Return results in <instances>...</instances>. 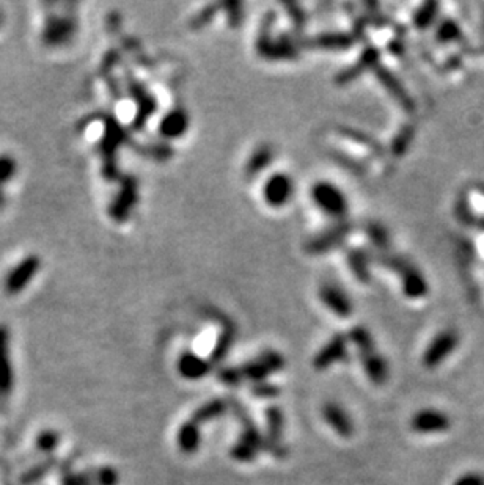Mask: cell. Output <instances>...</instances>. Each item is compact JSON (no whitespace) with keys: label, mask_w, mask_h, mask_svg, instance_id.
Here are the masks:
<instances>
[{"label":"cell","mask_w":484,"mask_h":485,"mask_svg":"<svg viewBox=\"0 0 484 485\" xmlns=\"http://www.w3.org/2000/svg\"><path fill=\"white\" fill-rule=\"evenodd\" d=\"M457 346H459V335L455 330H445V332L438 333L431 341L423 355V365L426 370H436L437 366H441L455 352Z\"/></svg>","instance_id":"cell-1"},{"label":"cell","mask_w":484,"mask_h":485,"mask_svg":"<svg viewBox=\"0 0 484 485\" xmlns=\"http://www.w3.org/2000/svg\"><path fill=\"white\" fill-rule=\"evenodd\" d=\"M283 365H285V361H283L282 355L269 351V352L261 353L256 360L249 361L247 365H244L242 367H240V370L244 380H251L260 384V381H263L268 376H270V374L280 371Z\"/></svg>","instance_id":"cell-2"},{"label":"cell","mask_w":484,"mask_h":485,"mask_svg":"<svg viewBox=\"0 0 484 485\" xmlns=\"http://www.w3.org/2000/svg\"><path fill=\"white\" fill-rule=\"evenodd\" d=\"M451 428V418L448 413L437 409H423L417 412L410 419V429L423 435L429 433H443Z\"/></svg>","instance_id":"cell-3"},{"label":"cell","mask_w":484,"mask_h":485,"mask_svg":"<svg viewBox=\"0 0 484 485\" xmlns=\"http://www.w3.org/2000/svg\"><path fill=\"white\" fill-rule=\"evenodd\" d=\"M40 266H41V261L36 255H30L27 258H24L18 266H15L10 270L8 276H6L5 280L6 293L15 295L21 293V290H24V288L34 280V276L36 275Z\"/></svg>","instance_id":"cell-4"},{"label":"cell","mask_w":484,"mask_h":485,"mask_svg":"<svg viewBox=\"0 0 484 485\" xmlns=\"http://www.w3.org/2000/svg\"><path fill=\"white\" fill-rule=\"evenodd\" d=\"M313 199L329 216H345L347 209L346 198L337 187L329 183H319L313 187Z\"/></svg>","instance_id":"cell-5"},{"label":"cell","mask_w":484,"mask_h":485,"mask_svg":"<svg viewBox=\"0 0 484 485\" xmlns=\"http://www.w3.org/2000/svg\"><path fill=\"white\" fill-rule=\"evenodd\" d=\"M268 435L264 438V449L277 458L286 456V448L283 446V415L277 407H270L266 410Z\"/></svg>","instance_id":"cell-6"},{"label":"cell","mask_w":484,"mask_h":485,"mask_svg":"<svg viewBox=\"0 0 484 485\" xmlns=\"http://www.w3.org/2000/svg\"><path fill=\"white\" fill-rule=\"evenodd\" d=\"M347 358V349H346V338L343 335L333 336L327 344L321 349V352L316 355L313 360V366L316 371H324L327 367H331L337 361H343Z\"/></svg>","instance_id":"cell-7"},{"label":"cell","mask_w":484,"mask_h":485,"mask_svg":"<svg viewBox=\"0 0 484 485\" xmlns=\"http://www.w3.org/2000/svg\"><path fill=\"white\" fill-rule=\"evenodd\" d=\"M293 195V183L286 174H274L266 184H264V199L274 208H279L288 203Z\"/></svg>","instance_id":"cell-8"},{"label":"cell","mask_w":484,"mask_h":485,"mask_svg":"<svg viewBox=\"0 0 484 485\" xmlns=\"http://www.w3.org/2000/svg\"><path fill=\"white\" fill-rule=\"evenodd\" d=\"M322 416H324L326 423L338 433L340 437H351L354 433V424L352 419L347 415L343 407H340L335 402H327L322 407Z\"/></svg>","instance_id":"cell-9"},{"label":"cell","mask_w":484,"mask_h":485,"mask_svg":"<svg viewBox=\"0 0 484 485\" xmlns=\"http://www.w3.org/2000/svg\"><path fill=\"white\" fill-rule=\"evenodd\" d=\"M360 361H362V366L368 379H370L373 384L384 385L385 381L389 380V366H387V361L384 360L382 355H379L376 352V349L360 353Z\"/></svg>","instance_id":"cell-10"},{"label":"cell","mask_w":484,"mask_h":485,"mask_svg":"<svg viewBox=\"0 0 484 485\" xmlns=\"http://www.w3.org/2000/svg\"><path fill=\"white\" fill-rule=\"evenodd\" d=\"M13 386V371L10 361V336L5 325H0V393H10Z\"/></svg>","instance_id":"cell-11"},{"label":"cell","mask_w":484,"mask_h":485,"mask_svg":"<svg viewBox=\"0 0 484 485\" xmlns=\"http://www.w3.org/2000/svg\"><path fill=\"white\" fill-rule=\"evenodd\" d=\"M211 371L209 361L192 352H184L178 360V372L187 380H198Z\"/></svg>","instance_id":"cell-12"},{"label":"cell","mask_w":484,"mask_h":485,"mask_svg":"<svg viewBox=\"0 0 484 485\" xmlns=\"http://www.w3.org/2000/svg\"><path fill=\"white\" fill-rule=\"evenodd\" d=\"M321 299L324 305L340 316V318H350L352 313V305L347 295L340 290L337 286H324L321 289Z\"/></svg>","instance_id":"cell-13"},{"label":"cell","mask_w":484,"mask_h":485,"mask_svg":"<svg viewBox=\"0 0 484 485\" xmlns=\"http://www.w3.org/2000/svg\"><path fill=\"white\" fill-rule=\"evenodd\" d=\"M178 448L181 449L184 454H193L200 446V429L198 424L193 421L184 423L178 430Z\"/></svg>","instance_id":"cell-14"},{"label":"cell","mask_w":484,"mask_h":485,"mask_svg":"<svg viewBox=\"0 0 484 485\" xmlns=\"http://www.w3.org/2000/svg\"><path fill=\"white\" fill-rule=\"evenodd\" d=\"M227 410H228V404L225 402L223 399H212L209 400V402L198 407L195 413L192 415L191 421H193L195 424L208 423L216 418H221Z\"/></svg>","instance_id":"cell-15"},{"label":"cell","mask_w":484,"mask_h":485,"mask_svg":"<svg viewBox=\"0 0 484 485\" xmlns=\"http://www.w3.org/2000/svg\"><path fill=\"white\" fill-rule=\"evenodd\" d=\"M187 129V116L183 110H175L170 115H167L163 125H160V132L165 137H178Z\"/></svg>","instance_id":"cell-16"},{"label":"cell","mask_w":484,"mask_h":485,"mask_svg":"<svg viewBox=\"0 0 484 485\" xmlns=\"http://www.w3.org/2000/svg\"><path fill=\"white\" fill-rule=\"evenodd\" d=\"M73 22L68 21V19H60V21H55L53 24L48 25L46 29V41L50 44H59L62 41L67 40V38L73 34Z\"/></svg>","instance_id":"cell-17"},{"label":"cell","mask_w":484,"mask_h":485,"mask_svg":"<svg viewBox=\"0 0 484 485\" xmlns=\"http://www.w3.org/2000/svg\"><path fill=\"white\" fill-rule=\"evenodd\" d=\"M350 339L354 342V344L357 346L360 353L376 349V347H374V341L371 338L370 332H368V330H365L364 327H356L354 330H351Z\"/></svg>","instance_id":"cell-18"},{"label":"cell","mask_w":484,"mask_h":485,"mask_svg":"<svg viewBox=\"0 0 484 485\" xmlns=\"http://www.w3.org/2000/svg\"><path fill=\"white\" fill-rule=\"evenodd\" d=\"M135 199V185L127 184L125 185V189L121 192V202L115 203V208L112 209L113 217L121 218V216H125V212L131 208Z\"/></svg>","instance_id":"cell-19"},{"label":"cell","mask_w":484,"mask_h":485,"mask_svg":"<svg viewBox=\"0 0 484 485\" xmlns=\"http://www.w3.org/2000/svg\"><path fill=\"white\" fill-rule=\"evenodd\" d=\"M231 342H233V333L231 330L227 328L225 332L219 336L214 349H212V361H221L225 358V355L230 351Z\"/></svg>","instance_id":"cell-20"},{"label":"cell","mask_w":484,"mask_h":485,"mask_svg":"<svg viewBox=\"0 0 484 485\" xmlns=\"http://www.w3.org/2000/svg\"><path fill=\"white\" fill-rule=\"evenodd\" d=\"M55 463V461H53V458H49V461L46 462H43V463H38L35 465L34 468H30L29 471H25V473L22 475V484H34L36 481H40L41 477L46 476L49 473V470L53 468V465Z\"/></svg>","instance_id":"cell-21"},{"label":"cell","mask_w":484,"mask_h":485,"mask_svg":"<svg viewBox=\"0 0 484 485\" xmlns=\"http://www.w3.org/2000/svg\"><path fill=\"white\" fill-rule=\"evenodd\" d=\"M270 157H272V151H270L269 148H263V150L255 153L254 157L250 159L247 171L249 173H258L260 170H263L264 167L269 165Z\"/></svg>","instance_id":"cell-22"},{"label":"cell","mask_w":484,"mask_h":485,"mask_svg":"<svg viewBox=\"0 0 484 485\" xmlns=\"http://www.w3.org/2000/svg\"><path fill=\"white\" fill-rule=\"evenodd\" d=\"M59 442H60L59 433L53 432V430H46V432H43L40 437H38L36 446H38V449H41L43 452H50V451H54L57 446H59Z\"/></svg>","instance_id":"cell-23"},{"label":"cell","mask_w":484,"mask_h":485,"mask_svg":"<svg viewBox=\"0 0 484 485\" xmlns=\"http://www.w3.org/2000/svg\"><path fill=\"white\" fill-rule=\"evenodd\" d=\"M15 173H16L15 159L8 156V154H2V156H0V184L8 183Z\"/></svg>","instance_id":"cell-24"},{"label":"cell","mask_w":484,"mask_h":485,"mask_svg":"<svg viewBox=\"0 0 484 485\" xmlns=\"http://www.w3.org/2000/svg\"><path fill=\"white\" fill-rule=\"evenodd\" d=\"M95 481L98 485H118V473L112 467H102L96 473Z\"/></svg>","instance_id":"cell-25"},{"label":"cell","mask_w":484,"mask_h":485,"mask_svg":"<svg viewBox=\"0 0 484 485\" xmlns=\"http://www.w3.org/2000/svg\"><path fill=\"white\" fill-rule=\"evenodd\" d=\"M219 379H221L225 385H230V386L240 385L244 380L240 367H225V370L219 372Z\"/></svg>","instance_id":"cell-26"},{"label":"cell","mask_w":484,"mask_h":485,"mask_svg":"<svg viewBox=\"0 0 484 485\" xmlns=\"http://www.w3.org/2000/svg\"><path fill=\"white\" fill-rule=\"evenodd\" d=\"M345 232H346V230H341V228L335 232H327L324 237H321L319 241H316L312 245V248L313 250H326L327 247H332V245H335V242L340 241L341 236H345Z\"/></svg>","instance_id":"cell-27"},{"label":"cell","mask_w":484,"mask_h":485,"mask_svg":"<svg viewBox=\"0 0 484 485\" xmlns=\"http://www.w3.org/2000/svg\"><path fill=\"white\" fill-rule=\"evenodd\" d=\"M451 485H484V473H480V471H467V473L456 477Z\"/></svg>","instance_id":"cell-28"},{"label":"cell","mask_w":484,"mask_h":485,"mask_svg":"<svg viewBox=\"0 0 484 485\" xmlns=\"http://www.w3.org/2000/svg\"><path fill=\"white\" fill-rule=\"evenodd\" d=\"M350 262H351L352 270L359 275L360 280H366V272H365V266H364V256L359 253V250L352 251L351 256H350Z\"/></svg>","instance_id":"cell-29"},{"label":"cell","mask_w":484,"mask_h":485,"mask_svg":"<svg viewBox=\"0 0 484 485\" xmlns=\"http://www.w3.org/2000/svg\"><path fill=\"white\" fill-rule=\"evenodd\" d=\"M251 394H255L258 398H274L279 394V388L268 384H256L251 388Z\"/></svg>","instance_id":"cell-30"},{"label":"cell","mask_w":484,"mask_h":485,"mask_svg":"<svg viewBox=\"0 0 484 485\" xmlns=\"http://www.w3.org/2000/svg\"><path fill=\"white\" fill-rule=\"evenodd\" d=\"M62 485H79V476L69 473V471H68V473L63 476Z\"/></svg>","instance_id":"cell-31"},{"label":"cell","mask_w":484,"mask_h":485,"mask_svg":"<svg viewBox=\"0 0 484 485\" xmlns=\"http://www.w3.org/2000/svg\"><path fill=\"white\" fill-rule=\"evenodd\" d=\"M79 476V485H93L92 477L88 475H77Z\"/></svg>","instance_id":"cell-32"},{"label":"cell","mask_w":484,"mask_h":485,"mask_svg":"<svg viewBox=\"0 0 484 485\" xmlns=\"http://www.w3.org/2000/svg\"><path fill=\"white\" fill-rule=\"evenodd\" d=\"M2 199H4V197H2V193H0V204H2L4 202H2Z\"/></svg>","instance_id":"cell-33"}]
</instances>
